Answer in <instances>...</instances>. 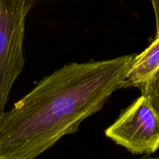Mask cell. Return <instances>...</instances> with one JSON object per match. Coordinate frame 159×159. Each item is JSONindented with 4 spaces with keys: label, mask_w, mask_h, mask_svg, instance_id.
Instances as JSON below:
<instances>
[{
    "label": "cell",
    "mask_w": 159,
    "mask_h": 159,
    "mask_svg": "<svg viewBox=\"0 0 159 159\" xmlns=\"http://www.w3.org/2000/svg\"><path fill=\"white\" fill-rule=\"evenodd\" d=\"M134 55L71 62L42 79L0 117V159H35L100 111Z\"/></svg>",
    "instance_id": "obj_1"
},
{
    "label": "cell",
    "mask_w": 159,
    "mask_h": 159,
    "mask_svg": "<svg viewBox=\"0 0 159 159\" xmlns=\"http://www.w3.org/2000/svg\"><path fill=\"white\" fill-rule=\"evenodd\" d=\"M35 0H0V117L24 66L25 21Z\"/></svg>",
    "instance_id": "obj_2"
},
{
    "label": "cell",
    "mask_w": 159,
    "mask_h": 159,
    "mask_svg": "<svg viewBox=\"0 0 159 159\" xmlns=\"http://www.w3.org/2000/svg\"><path fill=\"white\" fill-rule=\"evenodd\" d=\"M153 8H154V15H155L156 20V35L155 37L159 36V0H151Z\"/></svg>",
    "instance_id": "obj_6"
},
{
    "label": "cell",
    "mask_w": 159,
    "mask_h": 159,
    "mask_svg": "<svg viewBox=\"0 0 159 159\" xmlns=\"http://www.w3.org/2000/svg\"><path fill=\"white\" fill-rule=\"evenodd\" d=\"M141 159H159L158 157H146V158H141Z\"/></svg>",
    "instance_id": "obj_7"
},
{
    "label": "cell",
    "mask_w": 159,
    "mask_h": 159,
    "mask_svg": "<svg viewBox=\"0 0 159 159\" xmlns=\"http://www.w3.org/2000/svg\"><path fill=\"white\" fill-rule=\"evenodd\" d=\"M159 69V36L140 54L134 56L122 88H137L142 91Z\"/></svg>",
    "instance_id": "obj_4"
},
{
    "label": "cell",
    "mask_w": 159,
    "mask_h": 159,
    "mask_svg": "<svg viewBox=\"0 0 159 159\" xmlns=\"http://www.w3.org/2000/svg\"><path fill=\"white\" fill-rule=\"evenodd\" d=\"M105 135L132 154H153L159 149V113L142 94L107 128Z\"/></svg>",
    "instance_id": "obj_3"
},
{
    "label": "cell",
    "mask_w": 159,
    "mask_h": 159,
    "mask_svg": "<svg viewBox=\"0 0 159 159\" xmlns=\"http://www.w3.org/2000/svg\"><path fill=\"white\" fill-rule=\"evenodd\" d=\"M141 92L149 99L152 106L159 113V69Z\"/></svg>",
    "instance_id": "obj_5"
}]
</instances>
